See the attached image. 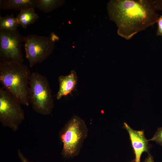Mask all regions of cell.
Here are the masks:
<instances>
[{
    "label": "cell",
    "instance_id": "9c48e42d",
    "mask_svg": "<svg viewBox=\"0 0 162 162\" xmlns=\"http://www.w3.org/2000/svg\"><path fill=\"white\" fill-rule=\"evenodd\" d=\"M59 87L56 98L59 100L70 93L74 88L77 82L76 74L72 70L68 75L60 76L58 77Z\"/></svg>",
    "mask_w": 162,
    "mask_h": 162
},
{
    "label": "cell",
    "instance_id": "9a60e30c",
    "mask_svg": "<svg viewBox=\"0 0 162 162\" xmlns=\"http://www.w3.org/2000/svg\"><path fill=\"white\" fill-rule=\"evenodd\" d=\"M157 23L158 29L157 35L162 36V15L159 16Z\"/></svg>",
    "mask_w": 162,
    "mask_h": 162
},
{
    "label": "cell",
    "instance_id": "ac0fdd59",
    "mask_svg": "<svg viewBox=\"0 0 162 162\" xmlns=\"http://www.w3.org/2000/svg\"><path fill=\"white\" fill-rule=\"evenodd\" d=\"M144 162H154L153 158L151 154H148L147 157Z\"/></svg>",
    "mask_w": 162,
    "mask_h": 162
},
{
    "label": "cell",
    "instance_id": "3957f363",
    "mask_svg": "<svg viewBox=\"0 0 162 162\" xmlns=\"http://www.w3.org/2000/svg\"><path fill=\"white\" fill-rule=\"evenodd\" d=\"M29 97L34 111L44 115L51 114L54 107V101L49 82L45 76L37 72L31 73Z\"/></svg>",
    "mask_w": 162,
    "mask_h": 162
},
{
    "label": "cell",
    "instance_id": "6da1fadb",
    "mask_svg": "<svg viewBox=\"0 0 162 162\" xmlns=\"http://www.w3.org/2000/svg\"><path fill=\"white\" fill-rule=\"evenodd\" d=\"M107 9L110 20L118 28V34L127 40L157 23L159 16L154 0H110Z\"/></svg>",
    "mask_w": 162,
    "mask_h": 162
},
{
    "label": "cell",
    "instance_id": "4fadbf2b",
    "mask_svg": "<svg viewBox=\"0 0 162 162\" xmlns=\"http://www.w3.org/2000/svg\"><path fill=\"white\" fill-rule=\"evenodd\" d=\"M19 25L17 18L13 14L0 17V29L14 30L17 29Z\"/></svg>",
    "mask_w": 162,
    "mask_h": 162
},
{
    "label": "cell",
    "instance_id": "e0dca14e",
    "mask_svg": "<svg viewBox=\"0 0 162 162\" xmlns=\"http://www.w3.org/2000/svg\"><path fill=\"white\" fill-rule=\"evenodd\" d=\"M157 10L162 11V0H154Z\"/></svg>",
    "mask_w": 162,
    "mask_h": 162
},
{
    "label": "cell",
    "instance_id": "5b68a950",
    "mask_svg": "<svg viewBox=\"0 0 162 162\" xmlns=\"http://www.w3.org/2000/svg\"><path fill=\"white\" fill-rule=\"evenodd\" d=\"M22 104L2 87L0 88V122L3 127L16 131L25 118Z\"/></svg>",
    "mask_w": 162,
    "mask_h": 162
},
{
    "label": "cell",
    "instance_id": "7a4b0ae2",
    "mask_svg": "<svg viewBox=\"0 0 162 162\" xmlns=\"http://www.w3.org/2000/svg\"><path fill=\"white\" fill-rule=\"evenodd\" d=\"M31 73L23 63L0 61V82L2 87L23 105L28 106L29 81Z\"/></svg>",
    "mask_w": 162,
    "mask_h": 162
},
{
    "label": "cell",
    "instance_id": "30bf717a",
    "mask_svg": "<svg viewBox=\"0 0 162 162\" xmlns=\"http://www.w3.org/2000/svg\"><path fill=\"white\" fill-rule=\"evenodd\" d=\"M0 8L3 10L22 11L37 8V0H1Z\"/></svg>",
    "mask_w": 162,
    "mask_h": 162
},
{
    "label": "cell",
    "instance_id": "52a82bcc",
    "mask_svg": "<svg viewBox=\"0 0 162 162\" xmlns=\"http://www.w3.org/2000/svg\"><path fill=\"white\" fill-rule=\"evenodd\" d=\"M24 37L17 29H0V61L23 63L22 47Z\"/></svg>",
    "mask_w": 162,
    "mask_h": 162
},
{
    "label": "cell",
    "instance_id": "ba28073f",
    "mask_svg": "<svg viewBox=\"0 0 162 162\" xmlns=\"http://www.w3.org/2000/svg\"><path fill=\"white\" fill-rule=\"evenodd\" d=\"M124 125L129 134L135 154V161L140 162L142 154L144 152H149L150 146L148 140L146 138L143 130H134L125 122L124 123Z\"/></svg>",
    "mask_w": 162,
    "mask_h": 162
},
{
    "label": "cell",
    "instance_id": "8992f818",
    "mask_svg": "<svg viewBox=\"0 0 162 162\" xmlns=\"http://www.w3.org/2000/svg\"><path fill=\"white\" fill-rule=\"evenodd\" d=\"M55 41L52 36L48 37L30 34L25 37L26 56L30 67L43 62L52 53Z\"/></svg>",
    "mask_w": 162,
    "mask_h": 162
},
{
    "label": "cell",
    "instance_id": "8fae6325",
    "mask_svg": "<svg viewBox=\"0 0 162 162\" xmlns=\"http://www.w3.org/2000/svg\"><path fill=\"white\" fill-rule=\"evenodd\" d=\"M39 18L38 15L35 12L34 8H33L21 11L16 17L19 24L25 29L28 25L34 22Z\"/></svg>",
    "mask_w": 162,
    "mask_h": 162
},
{
    "label": "cell",
    "instance_id": "7c38bea8",
    "mask_svg": "<svg viewBox=\"0 0 162 162\" xmlns=\"http://www.w3.org/2000/svg\"><path fill=\"white\" fill-rule=\"evenodd\" d=\"M65 1L61 0H37V8L46 13L62 6Z\"/></svg>",
    "mask_w": 162,
    "mask_h": 162
},
{
    "label": "cell",
    "instance_id": "277c9868",
    "mask_svg": "<svg viewBox=\"0 0 162 162\" xmlns=\"http://www.w3.org/2000/svg\"><path fill=\"white\" fill-rule=\"evenodd\" d=\"M88 128L84 121L79 117H73L59 133L63 144L62 154L65 158L76 155L87 137Z\"/></svg>",
    "mask_w": 162,
    "mask_h": 162
},
{
    "label": "cell",
    "instance_id": "2e32d148",
    "mask_svg": "<svg viewBox=\"0 0 162 162\" xmlns=\"http://www.w3.org/2000/svg\"><path fill=\"white\" fill-rule=\"evenodd\" d=\"M18 154L21 162H34L33 161H29L27 158L24 156L19 149H18Z\"/></svg>",
    "mask_w": 162,
    "mask_h": 162
},
{
    "label": "cell",
    "instance_id": "5bb4252c",
    "mask_svg": "<svg viewBox=\"0 0 162 162\" xmlns=\"http://www.w3.org/2000/svg\"><path fill=\"white\" fill-rule=\"evenodd\" d=\"M148 141H154L162 146V127L158 128L153 137Z\"/></svg>",
    "mask_w": 162,
    "mask_h": 162
}]
</instances>
